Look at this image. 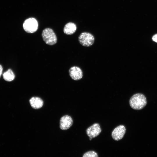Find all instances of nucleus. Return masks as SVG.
<instances>
[{
  "instance_id": "f257e3e1",
  "label": "nucleus",
  "mask_w": 157,
  "mask_h": 157,
  "mask_svg": "<svg viewBox=\"0 0 157 157\" xmlns=\"http://www.w3.org/2000/svg\"><path fill=\"white\" fill-rule=\"evenodd\" d=\"M129 103L131 107L133 109L140 110L145 106L147 101L144 95L140 93H137L134 94L131 97Z\"/></svg>"
},
{
  "instance_id": "f03ea898",
  "label": "nucleus",
  "mask_w": 157,
  "mask_h": 157,
  "mask_svg": "<svg viewBox=\"0 0 157 157\" xmlns=\"http://www.w3.org/2000/svg\"><path fill=\"white\" fill-rule=\"evenodd\" d=\"M42 36L44 42L47 44L52 45L57 42V38L53 30L49 28H47L42 31Z\"/></svg>"
},
{
  "instance_id": "7ed1b4c3",
  "label": "nucleus",
  "mask_w": 157,
  "mask_h": 157,
  "mask_svg": "<svg viewBox=\"0 0 157 157\" xmlns=\"http://www.w3.org/2000/svg\"><path fill=\"white\" fill-rule=\"evenodd\" d=\"M94 37L91 33L88 32H83L79 35L78 40L79 43L83 46L89 47L93 44Z\"/></svg>"
},
{
  "instance_id": "20e7f679",
  "label": "nucleus",
  "mask_w": 157,
  "mask_h": 157,
  "mask_svg": "<svg viewBox=\"0 0 157 157\" xmlns=\"http://www.w3.org/2000/svg\"><path fill=\"white\" fill-rule=\"evenodd\" d=\"M23 28L27 33H33L36 32L38 28V23L35 19L33 17L26 19L23 24Z\"/></svg>"
},
{
  "instance_id": "39448f33",
  "label": "nucleus",
  "mask_w": 157,
  "mask_h": 157,
  "mask_svg": "<svg viewBox=\"0 0 157 157\" xmlns=\"http://www.w3.org/2000/svg\"><path fill=\"white\" fill-rule=\"evenodd\" d=\"M101 131L99 124L95 123L88 127L86 130L87 135L89 137V140H91L92 138L98 136Z\"/></svg>"
},
{
  "instance_id": "423d86ee",
  "label": "nucleus",
  "mask_w": 157,
  "mask_h": 157,
  "mask_svg": "<svg viewBox=\"0 0 157 157\" xmlns=\"http://www.w3.org/2000/svg\"><path fill=\"white\" fill-rule=\"evenodd\" d=\"M126 131V129L123 125H119L114 129L112 132L111 136L115 140L118 141L123 137Z\"/></svg>"
},
{
  "instance_id": "0eeeda50",
  "label": "nucleus",
  "mask_w": 157,
  "mask_h": 157,
  "mask_svg": "<svg viewBox=\"0 0 157 157\" xmlns=\"http://www.w3.org/2000/svg\"><path fill=\"white\" fill-rule=\"evenodd\" d=\"M69 74L71 78L74 80H78L83 76V73L81 69L77 66L71 67L69 70Z\"/></svg>"
},
{
  "instance_id": "6e6552de",
  "label": "nucleus",
  "mask_w": 157,
  "mask_h": 157,
  "mask_svg": "<svg viewBox=\"0 0 157 157\" xmlns=\"http://www.w3.org/2000/svg\"><path fill=\"white\" fill-rule=\"evenodd\" d=\"M73 121L71 116L65 115L62 117L60 120V128L62 130H66L72 125Z\"/></svg>"
},
{
  "instance_id": "1a4fd4ad",
  "label": "nucleus",
  "mask_w": 157,
  "mask_h": 157,
  "mask_svg": "<svg viewBox=\"0 0 157 157\" xmlns=\"http://www.w3.org/2000/svg\"><path fill=\"white\" fill-rule=\"evenodd\" d=\"M31 106L34 109H37L41 108L43 105V101L38 97H32L29 100Z\"/></svg>"
},
{
  "instance_id": "9d476101",
  "label": "nucleus",
  "mask_w": 157,
  "mask_h": 157,
  "mask_svg": "<svg viewBox=\"0 0 157 157\" xmlns=\"http://www.w3.org/2000/svg\"><path fill=\"white\" fill-rule=\"evenodd\" d=\"M77 27L76 24L74 23L69 22L66 24L63 29L64 33L68 35L74 33L76 31Z\"/></svg>"
},
{
  "instance_id": "9b49d317",
  "label": "nucleus",
  "mask_w": 157,
  "mask_h": 157,
  "mask_svg": "<svg viewBox=\"0 0 157 157\" xmlns=\"http://www.w3.org/2000/svg\"><path fill=\"white\" fill-rule=\"evenodd\" d=\"M3 79L7 81H11L13 80L15 78V75L10 69H8L3 74Z\"/></svg>"
},
{
  "instance_id": "f8f14e48",
  "label": "nucleus",
  "mask_w": 157,
  "mask_h": 157,
  "mask_svg": "<svg viewBox=\"0 0 157 157\" xmlns=\"http://www.w3.org/2000/svg\"><path fill=\"white\" fill-rule=\"evenodd\" d=\"M83 157H97V154L95 151H90L85 153Z\"/></svg>"
},
{
  "instance_id": "ddd939ff",
  "label": "nucleus",
  "mask_w": 157,
  "mask_h": 157,
  "mask_svg": "<svg viewBox=\"0 0 157 157\" xmlns=\"http://www.w3.org/2000/svg\"><path fill=\"white\" fill-rule=\"evenodd\" d=\"M152 40L157 43V34L154 35L152 38Z\"/></svg>"
},
{
  "instance_id": "4468645a",
  "label": "nucleus",
  "mask_w": 157,
  "mask_h": 157,
  "mask_svg": "<svg viewBox=\"0 0 157 157\" xmlns=\"http://www.w3.org/2000/svg\"><path fill=\"white\" fill-rule=\"evenodd\" d=\"M3 71V67L2 66L0 65V77L1 76Z\"/></svg>"
}]
</instances>
